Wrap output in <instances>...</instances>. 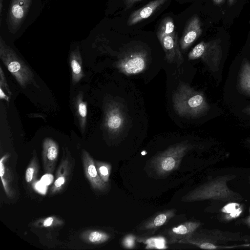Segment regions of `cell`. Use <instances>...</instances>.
Listing matches in <instances>:
<instances>
[{
  "mask_svg": "<svg viewBox=\"0 0 250 250\" xmlns=\"http://www.w3.org/2000/svg\"><path fill=\"white\" fill-rule=\"evenodd\" d=\"M126 117L119 104L111 102L107 104L104 110V126L110 134L117 135L124 129Z\"/></svg>",
  "mask_w": 250,
  "mask_h": 250,
  "instance_id": "cell-7",
  "label": "cell"
},
{
  "mask_svg": "<svg viewBox=\"0 0 250 250\" xmlns=\"http://www.w3.org/2000/svg\"><path fill=\"white\" fill-rule=\"evenodd\" d=\"M142 0H124L126 9L130 8L136 2Z\"/></svg>",
  "mask_w": 250,
  "mask_h": 250,
  "instance_id": "cell-31",
  "label": "cell"
},
{
  "mask_svg": "<svg viewBox=\"0 0 250 250\" xmlns=\"http://www.w3.org/2000/svg\"><path fill=\"white\" fill-rule=\"evenodd\" d=\"M175 209H172L159 212L145 223L141 227V229L151 231L157 229L172 218L175 215Z\"/></svg>",
  "mask_w": 250,
  "mask_h": 250,
  "instance_id": "cell-18",
  "label": "cell"
},
{
  "mask_svg": "<svg viewBox=\"0 0 250 250\" xmlns=\"http://www.w3.org/2000/svg\"><path fill=\"white\" fill-rule=\"evenodd\" d=\"M146 64V53L143 51H136L125 55L118 62L116 66L121 72L126 75H132L143 72Z\"/></svg>",
  "mask_w": 250,
  "mask_h": 250,
  "instance_id": "cell-8",
  "label": "cell"
},
{
  "mask_svg": "<svg viewBox=\"0 0 250 250\" xmlns=\"http://www.w3.org/2000/svg\"><path fill=\"white\" fill-rule=\"evenodd\" d=\"M136 237L132 235H126L123 240V245L126 249H132L135 246Z\"/></svg>",
  "mask_w": 250,
  "mask_h": 250,
  "instance_id": "cell-28",
  "label": "cell"
},
{
  "mask_svg": "<svg viewBox=\"0 0 250 250\" xmlns=\"http://www.w3.org/2000/svg\"><path fill=\"white\" fill-rule=\"evenodd\" d=\"M247 141L250 144V140H248Z\"/></svg>",
  "mask_w": 250,
  "mask_h": 250,
  "instance_id": "cell-37",
  "label": "cell"
},
{
  "mask_svg": "<svg viewBox=\"0 0 250 250\" xmlns=\"http://www.w3.org/2000/svg\"><path fill=\"white\" fill-rule=\"evenodd\" d=\"M3 0H0V23L1 21V17H2V11L3 8Z\"/></svg>",
  "mask_w": 250,
  "mask_h": 250,
  "instance_id": "cell-34",
  "label": "cell"
},
{
  "mask_svg": "<svg viewBox=\"0 0 250 250\" xmlns=\"http://www.w3.org/2000/svg\"><path fill=\"white\" fill-rule=\"evenodd\" d=\"M0 98L1 100L4 99L7 102H9V97L7 96L4 92L2 88L0 87Z\"/></svg>",
  "mask_w": 250,
  "mask_h": 250,
  "instance_id": "cell-32",
  "label": "cell"
},
{
  "mask_svg": "<svg viewBox=\"0 0 250 250\" xmlns=\"http://www.w3.org/2000/svg\"><path fill=\"white\" fill-rule=\"evenodd\" d=\"M222 211L229 214L231 218H235L240 215L242 210L238 203H230L224 206Z\"/></svg>",
  "mask_w": 250,
  "mask_h": 250,
  "instance_id": "cell-27",
  "label": "cell"
},
{
  "mask_svg": "<svg viewBox=\"0 0 250 250\" xmlns=\"http://www.w3.org/2000/svg\"><path fill=\"white\" fill-rule=\"evenodd\" d=\"M95 164L100 178L104 182L108 184L111 170V165L98 161H95Z\"/></svg>",
  "mask_w": 250,
  "mask_h": 250,
  "instance_id": "cell-26",
  "label": "cell"
},
{
  "mask_svg": "<svg viewBox=\"0 0 250 250\" xmlns=\"http://www.w3.org/2000/svg\"><path fill=\"white\" fill-rule=\"evenodd\" d=\"M230 178L222 177L203 185L189 192L182 200L186 202L207 199L238 200L239 195L230 190L227 186Z\"/></svg>",
  "mask_w": 250,
  "mask_h": 250,
  "instance_id": "cell-3",
  "label": "cell"
},
{
  "mask_svg": "<svg viewBox=\"0 0 250 250\" xmlns=\"http://www.w3.org/2000/svg\"><path fill=\"white\" fill-rule=\"evenodd\" d=\"M73 168V160L70 154L64 151L59 166L56 171L55 180L50 189V195L62 192L65 188Z\"/></svg>",
  "mask_w": 250,
  "mask_h": 250,
  "instance_id": "cell-9",
  "label": "cell"
},
{
  "mask_svg": "<svg viewBox=\"0 0 250 250\" xmlns=\"http://www.w3.org/2000/svg\"><path fill=\"white\" fill-rule=\"evenodd\" d=\"M174 32L175 25L173 19L170 17H167L164 18L160 24L157 32V36L159 40Z\"/></svg>",
  "mask_w": 250,
  "mask_h": 250,
  "instance_id": "cell-23",
  "label": "cell"
},
{
  "mask_svg": "<svg viewBox=\"0 0 250 250\" xmlns=\"http://www.w3.org/2000/svg\"><path fill=\"white\" fill-rule=\"evenodd\" d=\"M200 223L197 222H186L176 227H173L168 231V243L174 244L189 236L195 231L200 226Z\"/></svg>",
  "mask_w": 250,
  "mask_h": 250,
  "instance_id": "cell-14",
  "label": "cell"
},
{
  "mask_svg": "<svg viewBox=\"0 0 250 250\" xmlns=\"http://www.w3.org/2000/svg\"><path fill=\"white\" fill-rule=\"evenodd\" d=\"M82 160L85 177L93 189L104 191L108 188V184L104 182L98 174L95 160L85 150L82 151Z\"/></svg>",
  "mask_w": 250,
  "mask_h": 250,
  "instance_id": "cell-10",
  "label": "cell"
},
{
  "mask_svg": "<svg viewBox=\"0 0 250 250\" xmlns=\"http://www.w3.org/2000/svg\"><path fill=\"white\" fill-rule=\"evenodd\" d=\"M194 245L201 249L206 250H214L217 249V246L209 242L203 241L196 243Z\"/></svg>",
  "mask_w": 250,
  "mask_h": 250,
  "instance_id": "cell-30",
  "label": "cell"
},
{
  "mask_svg": "<svg viewBox=\"0 0 250 250\" xmlns=\"http://www.w3.org/2000/svg\"><path fill=\"white\" fill-rule=\"evenodd\" d=\"M59 153L58 144L52 138H45L42 143V158L43 169L46 173L54 172Z\"/></svg>",
  "mask_w": 250,
  "mask_h": 250,
  "instance_id": "cell-12",
  "label": "cell"
},
{
  "mask_svg": "<svg viewBox=\"0 0 250 250\" xmlns=\"http://www.w3.org/2000/svg\"><path fill=\"white\" fill-rule=\"evenodd\" d=\"M0 58L5 67L23 88L28 84L33 83L38 88L34 75L24 62L0 36Z\"/></svg>",
  "mask_w": 250,
  "mask_h": 250,
  "instance_id": "cell-2",
  "label": "cell"
},
{
  "mask_svg": "<svg viewBox=\"0 0 250 250\" xmlns=\"http://www.w3.org/2000/svg\"><path fill=\"white\" fill-rule=\"evenodd\" d=\"M201 23L198 16H193L188 22L180 40V48L187 49L201 35Z\"/></svg>",
  "mask_w": 250,
  "mask_h": 250,
  "instance_id": "cell-13",
  "label": "cell"
},
{
  "mask_svg": "<svg viewBox=\"0 0 250 250\" xmlns=\"http://www.w3.org/2000/svg\"><path fill=\"white\" fill-rule=\"evenodd\" d=\"M137 241L143 242L146 245V249H166L167 248L166 241L164 238L155 237L145 239L143 238H136Z\"/></svg>",
  "mask_w": 250,
  "mask_h": 250,
  "instance_id": "cell-24",
  "label": "cell"
},
{
  "mask_svg": "<svg viewBox=\"0 0 250 250\" xmlns=\"http://www.w3.org/2000/svg\"><path fill=\"white\" fill-rule=\"evenodd\" d=\"M75 108L81 130L83 133L85 129L87 118V103L83 101V93L80 92L75 98Z\"/></svg>",
  "mask_w": 250,
  "mask_h": 250,
  "instance_id": "cell-20",
  "label": "cell"
},
{
  "mask_svg": "<svg viewBox=\"0 0 250 250\" xmlns=\"http://www.w3.org/2000/svg\"><path fill=\"white\" fill-rule=\"evenodd\" d=\"M69 62L72 74V82L74 85L84 76L83 69L82 59L79 47H77L71 52Z\"/></svg>",
  "mask_w": 250,
  "mask_h": 250,
  "instance_id": "cell-17",
  "label": "cell"
},
{
  "mask_svg": "<svg viewBox=\"0 0 250 250\" xmlns=\"http://www.w3.org/2000/svg\"><path fill=\"white\" fill-rule=\"evenodd\" d=\"M172 102L176 114L183 117H199L210 108L203 93L182 82L173 93Z\"/></svg>",
  "mask_w": 250,
  "mask_h": 250,
  "instance_id": "cell-1",
  "label": "cell"
},
{
  "mask_svg": "<svg viewBox=\"0 0 250 250\" xmlns=\"http://www.w3.org/2000/svg\"><path fill=\"white\" fill-rule=\"evenodd\" d=\"M214 2L217 4H221L222 3L224 0H213Z\"/></svg>",
  "mask_w": 250,
  "mask_h": 250,
  "instance_id": "cell-35",
  "label": "cell"
},
{
  "mask_svg": "<svg viewBox=\"0 0 250 250\" xmlns=\"http://www.w3.org/2000/svg\"><path fill=\"white\" fill-rule=\"evenodd\" d=\"M63 221L55 216H51L37 220L33 223L35 227L39 228H54L62 226Z\"/></svg>",
  "mask_w": 250,
  "mask_h": 250,
  "instance_id": "cell-25",
  "label": "cell"
},
{
  "mask_svg": "<svg viewBox=\"0 0 250 250\" xmlns=\"http://www.w3.org/2000/svg\"><path fill=\"white\" fill-rule=\"evenodd\" d=\"M32 0H11L6 18L8 31L15 34L21 28L31 5Z\"/></svg>",
  "mask_w": 250,
  "mask_h": 250,
  "instance_id": "cell-6",
  "label": "cell"
},
{
  "mask_svg": "<svg viewBox=\"0 0 250 250\" xmlns=\"http://www.w3.org/2000/svg\"><path fill=\"white\" fill-rule=\"evenodd\" d=\"M159 41L165 52L167 61L169 63L176 62L178 66L184 61L178 43V35L176 32L165 36Z\"/></svg>",
  "mask_w": 250,
  "mask_h": 250,
  "instance_id": "cell-11",
  "label": "cell"
},
{
  "mask_svg": "<svg viewBox=\"0 0 250 250\" xmlns=\"http://www.w3.org/2000/svg\"><path fill=\"white\" fill-rule=\"evenodd\" d=\"M9 154L3 155L0 160V176L2 185L5 194L9 198L14 196V190L13 187V176L8 166L6 165Z\"/></svg>",
  "mask_w": 250,
  "mask_h": 250,
  "instance_id": "cell-16",
  "label": "cell"
},
{
  "mask_svg": "<svg viewBox=\"0 0 250 250\" xmlns=\"http://www.w3.org/2000/svg\"><path fill=\"white\" fill-rule=\"evenodd\" d=\"M167 0H154L149 2L144 6L134 11L129 17L127 24L133 25L150 17Z\"/></svg>",
  "mask_w": 250,
  "mask_h": 250,
  "instance_id": "cell-15",
  "label": "cell"
},
{
  "mask_svg": "<svg viewBox=\"0 0 250 250\" xmlns=\"http://www.w3.org/2000/svg\"><path fill=\"white\" fill-rule=\"evenodd\" d=\"M238 85L243 94L250 96V62L247 60H244L242 63Z\"/></svg>",
  "mask_w": 250,
  "mask_h": 250,
  "instance_id": "cell-19",
  "label": "cell"
},
{
  "mask_svg": "<svg viewBox=\"0 0 250 250\" xmlns=\"http://www.w3.org/2000/svg\"><path fill=\"white\" fill-rule=\"evenodd\" d=\"M39 168L38 159L36 151L34 150L25 173V181L29 186L34 187V184L37 180Z\"/></svg>",
  "mask_w": 250,
  "mask_h": 250,
  "instance_id": "cell-22",
  "label": "cell"
},
{
  "mask_svg": "<svg viewBox=\"0 0 250 250\" xmlns=\"http://www.w3.org/2000/svg\"><path fill=\"white\" fill-rule=\"evenodd\" d=\"M81 238L85 242L91 244H101L108 241V234L99 230H87L81 234Z\"/></svg>",
  "mask_w": 250,
  "mask_h": 250,
  "instance_id": "cell-21",
  "label": "cell"
},
{
  "mask_svg": "<svg viewBox=\"0 0 250 250\" xmlns=\"http://www.w3.org/2000/svg\"><path fill=\"white\" fill-rule=\"evenodd\" d=\"M222 57V49L219 40L208 42L202 41L188 53V59L193 60L201 58L212 71L219 69Z\"/></svg>",
  "mask_w": 250,
  "mask_h": 250,
  "instance_id": "cell-5",
  "label": "cell"
},
{
  "mask_svg": "<svg viewBox=\"0 0 250 250\" xmlns=\"http://www.w3.org/2000/svg\"><path fill=\"white\" fill-rule=\"evenodd\" d=\"M0 87L3 89V90L4 89V90H6L10 96L12 95L8 83L6 82L4 74L1 66L0 67Z\"/></svg>",
  "mask_w": 250,
  "mask_h": 250,
  "instance_id": "cell-29",
  "label": "cell"
},
{
  "mask_svg": "<svg viewBox=\"0 0 250 250\" xmlns=\"http://www.w3.org/2000/svg\"><path fill=\"white\" fill-rule=\"evenodd\" d=\"M236 0H228L229 5V6H232L233 4H234Z\"/></svg>",
  "mask_w": 250,
  "mask_h": 250,
  "instance_id": "cell-36",
  "label": "cell"
},
{
  "mask_svg": "<svg viewBox=\"0 0 250 250\" xmlns=\"http://www.w3.org/2000/svg\"><path fill=\"white\" fill-rule=\"evenodd\" d=\"M243 112L247 115L250 116V105L246 107L243 110Z\"/></svg>",
  "mask_w": 250,
  "mask_h": 250,
  "instance_id": "cell-33",
  "label": "cell"
},
{
  "mask_svg": "<svg viewBox=\"0 0 250 250\" xmlns=\"http://www.w3.org/2000/svg\"><path fill=\"white\" fill-rule=\"evenodd\" d=\"M192 148L190 144L185 141L171 146L160 153L152 161L157 173L165 175L177 169L183 157Z\"/></svg>",
  "mask_w": 250,
  "mask_h": 250,
  "instance_id": "cell-4",
  "label": "cell"
}]
</instances>
